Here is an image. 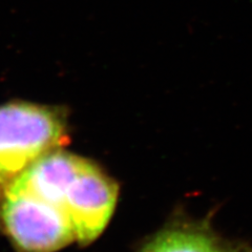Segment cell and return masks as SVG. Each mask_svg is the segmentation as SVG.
I'll list each match as a JSON object with an SVG mask.
<instances>
[{
    "label": "cell",
    "mask_w": 252,
    "mask_h": 252,
    "mask_svg": "<svg viewBox=\"0 0 252 252\" xmlns=\"http://www.w3.org/2000/svg\"><path fill=\"white\" fill-rule=\"evenodd\" d=\"M66 139L65 118L58 109L29 102L0 106V189Z\"/></svg>",
    "instance_id": "1"
},
{
    "label": "cell",
    "mask_w": 252,
    "mask_h": 252,
    "mask_svg": "<svg viewBox=\"0 0 252 252\" xmlns=\"http://www.w3.org/2000/svg\"><path fill=\"white\" fill-rule=\"evenodd\" d=\"M0 220L18 252H55L76 240L64 209L11 186L2 189Z\"/></svg>",
    "instance_id": "2"
},
{
    "label": "cell",
    "mask_w": 252,
    "mask_h": 252,
    "mask_svg": "<svg viewBox=\"0 0 252 252\" xmlns=\"http://www.w3.org/2000/svg\"><path fill=\"white\" fill-rule=\"evenodd\" d=\"M118 195L116 181L97 165L84 160L64 201L79 243L88 245L103 232L115 211Z\"/></svg>",
    "instance_id": "3"
},
{
    "label": "cell",
    "mask_w": 252,
    "mask_h": 252,
    "mask_svg": "<svg viewBox=\"0 0 252 252\" xmlns=\"http://www.w3.org/2000/svg\"><path fill=\"white\" fill-rule=\"evenodd\" d=\"M139 252H252V247L223 238L212 228L209 219L176 216L149 238Z\"/></svg>",
    "instance_id": "4"
},
{
    "label": "cell",
    "mask_w": 252,
    "mask_h": 252,
    "mask_svg": "<svg viewBox=\"0 0 252 252\" xmlns=\"http://www.w3.org/2000/svg\"><path fill=\"white\" fill-rule=\"evenodd\" d=\"M84 160L60 148L55 149L32 163L6 186L28 191L64 209L68 187Z\"/></svg>",
    "instance_id": "5"
}]
</instances>
